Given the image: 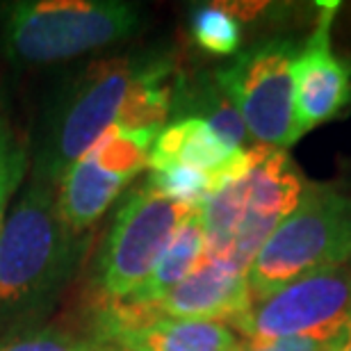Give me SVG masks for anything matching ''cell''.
Wrapping results in <instances>:
<instances>
[{
	"mask_svg": "<svg viewBox=\"0 0 351 351\" xmlns=\"http://www.w3.org/2000/svg\"><path fill=\"white\" fill-rule=\"evenodd\" d=\"M326 345L313 340H276V342H244L240 351H324Z\"/></svg>",
	"mask_w": 351,
	"mask_h": 351,
	"instance_id": "obj_19",
	"label": "cell"
},
{
	"mask_svg": "<svg viewBox=\"0 0 351 351\" xmlns=\"http://www.w3.org/2000/svg\"><path fill=\"white\" fill-rule=\"evenodd\" d=\"M158 135L110 128L58 182V210L73 233H91L137 173L149 167Z\"/></svg>",
	"mask_w": 351,
	"mask_h": 351,
	"instance_id": "obj_9",
	"label": "cell"
},
{
	"mask_svg": "<svg viewBox=\"0 0 351 351\" xmlns=\"http://www.w3.org/2000/svg\"><path fill=\"white\" fill-rule=\"evenodd\" d=\"M206 256V228H203L201 208L192 210L176 230L173 240L165 254L160 256L158 265L153 267L149 278L144 280L137 292H132V301H156L185 280Z\"/></svg>",
	"mask_w": 351,
	"mask_h": 351,
	"instance_id": "obj_14",
	"label": "cell"
},
{
	"mask_svg": "<svg viewBox=\"0 0 351 351\" xmlns=\"http://www.w3.org/2000/svg\"><path fill=\"white\" fill-rule=\"evenodd\" d=\"M167 51L94 60L69 73L53 91L30 153V178L58 187L71 167L114 128L132 89Z\"/></svg>",
	"mask_w": 351,
	"mask_h": 351,
	"instance_id": "obj_2",
	"label": "cell"
},
{
	"mask_svg": "<svg viewBox=\"0 0 351 351\" xmlns=\"http://www.w3.org/2000/svg\"><path fill=\"white\" fill-rule=\"evenodd\" d=\"M103 351H123V349H119V347H112V345H105Z\"/></svg>",
	"mask_w": 351,
	"mask_h": 351,
	"instance_id": "obj_21",
	"label": "cell"
},
{
	"mask_svg": "<svg viewBox=\"0 0 351 351\" xmlns=\"http://www.w3.org/2000/svg\"><path fill=\"white\" fill-rule=\"evenodd\" d=\"M324 351H351V319L342 326V331L324 347Z\"/></svg>",
	"mask_w": 351,
	"mask_h": 351,
	"instance_id": "obj_20",
	"label": "cell"
},
{
	"mask_svg": "<svg viewBox=\"0 0 351 351\" xmlns=\"http://www.w3.org/2000/svg\"><path fill=\"white\" fill-rule=\"evenodd\" d=\"M176 119H199V121L208 123L217 132V137L230 149H244L249 135L240 112L223 94L219 82L215 80V73L176 78L171 121Z\"/></svg>",
	"mask_w": 351,
	"mask_h": 351,
	"instance_id": "obj_13",
	"label": "cell"
},
{
	"mask_svg": "<svg viewBox=\"0 0 351 351\" xmlns=\"http://www.w3.org/2000/svg\"><path fill=\"white\" fill-rule=\"evenodd\" d=\"M306 187L299 167L283 149L256 144L251 169L203 201V258L247 274L258 249L299 206Z\"/></svg>",
	"mask_w": 351,
	"mask_h": 351,
	"instance_id": "obj_3",
	"label": "cell"
},
{
	"mask_svg": "<svg viewBox=\"0 0 351 351\" xmlns=\"http://www.w3.org/2000/svg\"><path fill=\"white\" fill-rule=\"evenodd\" d=\"M91 233H73L58 187L27 180L0 235V331L39 324L85 263Z\"/></svg>",
	"mask_w": 351,
	"mask_h": 351,
	"instance_id": "obj_1",
	"label": "cell"
},
{
	"mask_svg": "<svg viewBox=\"0 0 351 351\" xmlns=\"http://www.w3.org/2000/svg\"><path fill=\"white\" fill-rule=\"evenodd\" d=\"M351 319V265L292 280L251 301L233 331L244 342L313 340L328 345Z\"/></svg>",
	"mask_w": 351,
	"mask_h": 351,
	"instance_id": "obj_8",
	"label": "cell"
},
{
	"mask_svg": "<svg viewBox=\"0 0 351 351\" xmlns=\"http://www.w3.org/2000/svg\"><path fill=\"white\" fill-rule=\"evenodd\" d=\"M192 210L196 208L167 199L149 182L130 189L91 261V290L98 301H119L137 292Z\"/></svg>",
	"mask_w": 351,
	"mask_h": 351,
	"instance_id": "obj_6",
	"label": "cell"
},
{
	"mask_svg": "<svg viewBox=\"0 0 351 351\" xmlns=\"http://www.w3.org/2000/svg\"><path fill=\"white\" fill-rule=\"evenodd\" d=\"M351 261V196L308 182L299 206L274 228L247 269L251 301Z\"/></svg>",
	"mask_w": 351,
	"mask_h": 351,
	"instance_id": "obj_5",
	"label": "cell"
},
{
	"mask_svg": "<svg viewBox=\"0 0 351 351\" xmlns=\"http://www.w3.org/2000/svg\"><path fill=\"white\" fill-rule=\"evenodd\" d=\"M27 171H30V153L5 123V119H0V235L10 213V203Z\"/></svg>",
	"mask_w": 351,
	"mask_h": 351,
	"instance_id": "obj_17",
	"label": "cell"
},
{
	"mask_svg": "<svg viewBox=\"0 0 351 351\" xmlns=\"http://www.w3.org/2000/svg\"><path fill=\"white\" fill-rule=\"evenodd\" d=\"M297 53V41L271 37L240 51L215 71V80L240 112L244 128L263 146L285 151L304 135L294 114L292 64Z\"/></svg>",
	"mask_w": 351,
	"mask_h": 351,
	"instance_id": "obj_7",
	"label": "cell"
},
{
	"mask_svg": "<svg viewBox=\"0 0 351 351\" xmlns=\"http://www.w3.org/2000/svg\"><path fill=\"white\" fill-rule=\"evenodd\" d=\"M315 30L299 46L292 64L294 114L301 132L328 123L347 108L351 96L349 71L331 48V25L338 3H319Z\"/></svg>",
	"mask_w": 351,
	"mask_h": 351,
	"instance_id": "obj_10",
	"label": "cell"
},
{
	"mask_svg": "<svg viewBox=\"0 0 351 351\" xmlns=\"http://www.w3.org/2000/svg\"><path fill=\"white\" fill-rule=\"evenodd\" d=\"M123 0H16L0 5V48L14 64L46 66L121 44L142 30Z\"/></svg>",
	"mask_w": 351,
	"mask_h": 351,
	"instance_id": "obj_4",
	"label": "cell"
},
{
	"mask_svg": "<svg viewBox=\"0 0 351 351\" xmlns=\"http://www.w3.org/2000/svg\"><path fill=\"white\" fill-rule=\"evenodd\" d=\"M189 34L210 55H237L242 48V21L226 3H201L189 12Z\"/></svg>",
	"mask_w": 351,
	"mask_h": 351,
	"instance_id": "obj_15",
	"label": "cell"
},
{
	"mask_svg": "<svg viewBox=\"0 0 351 351\" xmlns=\"http://www.w3.org/2000/svg\"><path fill=\"white\" fill-rule=\"evenodd\" d=\"M151 306L160 317L206 319L233 326L251 306L247 274L203 258L185 280L151 301Z\"/></svg>",
	"mask_w": 351,
	"mask_h": 351,
	"instance_id": "obj_11",
	"label": "cell"
},
{
	"mask_svg": "<svg viewBox=\"0 0 351 351\" xmlns=\"http://www.w3.org/2000/svg\"><path fill=\"white\" fill-rule=\"evenodd\" d=\"M105 345L87 331L58 324H27L0 331V351H103Z\"/></svg>",
	"mask_w": 351,
	"mask_h": 351,
	"instance_id": "obj_16",
	"label": "cell"
},
{
	"mask_svg": "<svg viewBox=\"0 0 351 351\" xmlns=\"http://www.w3.org/2000/svg\"><path fill=\"white\" fill-rule=\"evenodd\" d=\"M149 185L171 201H178L187 208H201L210 196L208 176L187 165H171L162 169H151Z\"/></svg>",
	"mask_w": 351,
	"mask_h": 351,
	"instance_id": "obj_18",
	"label": "cell"
},
{
	"mask_svg": "<svg viewBox=\"0 0 351 351\" xmlns=\"http://www.w3.org/2000/svg\"><path fill=\"white\" fill-rule=\"evenodd\" d=\"M110 345L123 351H240L242 338L219 322L160 317L117 335Z\"/></svg>",
	"mask_w": 351,
	"mask_h": 351,
	"instance_id": "obj_12",
	"label": "cell"
}]
</instances>
